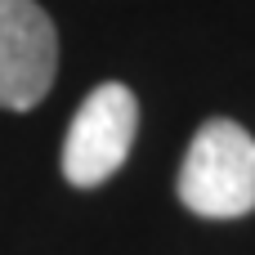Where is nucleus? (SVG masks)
<instances>
[{
  "instance_id": "obj_1",
  "label": "nucleus",
  "mask_w": 255,
  "mask_h": 255,
  "mask_svg": "<svg viewBox=\"0 0 255 255\" xmlns=\"http://www.w3.org/2000/svg\"><path fill=\"white\" fill-rule=\"evenodd\" d=\"M179 202L202 220H238L255 211V139L229 117L206 121L179 166Z\"/></svg>"
},
{
  "instance_id": "obj_3",
  "label": "nucleus",
  "mask_w": 255,
  "mask_h": 255,
  "mask_svg": "<svg viewBox=\"0 0 255 255\" xmlns=\"http://www.w3.org/2000/svg\"><path fill=\"white\" fill-rule=\"evenodd\" d=\"M58 72V31L36 0H0V108H36Z\"/></svg>"
},
{
  "instance_id": "obj_2",
  "label": "nucleus",
  "mask_w": 255,
  "mask_h": 255,
  "mask_svg": "<svg viewBox=\"0 0 255 255\" xmlns=\"http://www.w3.org/2000/svg\"><path fill=\"white\" fill-rule=\"evenodd\" d=\"M134 130H139V99L121 81L90 90L63 139V175L76 188H94L112 179L130 157Z\"/></svg>"
}]
</instances>
